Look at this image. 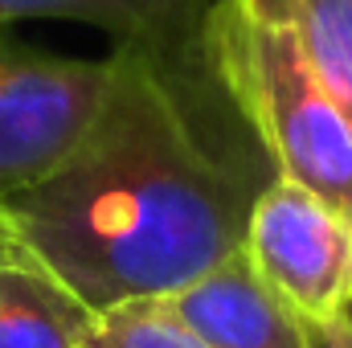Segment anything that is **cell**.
<instances>
[{
    "mask_svg": "<svg viewBox=\"0 0 352 348\" xmlns=\"http://www.w3.org/2000/svg\"><path fill=\"white\" fill-rule=\"evenodd\" d=\"M4 266H37V262L25 250L21 234L12 230V221H8V213H4V205H0V270H4Z\"/></svg>",
    "mask_w": 352,
    "mask_h": 348,
    "instance_id": "10",
    "label": "cell"
},
{
    "mask_svg": "<svg viewBox=\"0 0 352 348\" xmlns=\"http://www.w3.org/2000/svg\"><path fill=\"white\" fill-rule=\"evenodd\" d=\"M197 41L274 176L352 221V115L320 83L295 37L246 0H217Z\"/></svg>",
    "mask_w": 352,
    "mask_h": 348,
    "instance_id": "2",
    "label": "cell"
},
{
    "mask_svg": "<svg viewBox=\"0 0 352 348\" xmlns=\"http://www.w3.org/2000/svg\"><path fill=\"white\" fill-rule=\"evenodd\" d=\"M324 348H352V340L340 332V328H328V345Z\"/></svg>",
    "mask_w": 352,
    "mask_h": 348,
    "instance_id": "11",
    "label": "cell"
},
{
    "mask_svg": "<svg viewBox=\"0 0 352 348\" xmlns=\"http://www.w3.org/2000/svg\"><path fill=\"white\" fill-rule=\"evenodd\" d=\"M115 58H62L21 45L0 25V205L58 173L94 127Z\"/></svg>",
    "mask_w": 352,
    "mask_h": 348,
    "instance_id": "3",
    "label": "cell"
},
{
    "mask_svg": "<svg viewBox=\"0 0 352 348\" xmlns=\"http://www.w3.org/2000/svg\"><path fill=\"white\" fill-rule=\"evenodd\" d=\"M94 312L41 266L0 270V348H90Z\"/></svg>",
    "mask_w": 352,
    "mask_h": 348,
    "instance_id": "7",
    "label": "cell"
},
{
    "mask_svg": "<svg viewBox=\"0 0 352 348\" xmlns=\"http://www.w3.org/2000/svg\"><path fill=\"white\" fill-rule=\"evenodd\" d=\"M336 328H340V332H344V336L352 340V303L344 307V316H340V324H336Z\"/></svg>",
    "mask_w": 352,
    "mask_h": 348,
    "instance_id": "12",
    "label": "cell"
},
{
    "mask_svg": "<svg viewBox=\"0 0 352 348\" xmlns=\"http://www.w3.org/2000/svg\"><path fill=\"white\" fill-rule=\"evenodd\" d=\"M180 320L205 348H324L328 332L303 320L242 250L173 295Z\"/></svg>",
    "mask_w": 352,
    "mask_h": 348,
    "instance_id": "5",
    "label": "cell"
},
{
    "mask_svg": "<svg viewBox=\"0 0 352 348\" xmlns=\"http://www.w3.org/2000/svg\"><path fill=\"white\" fill-rule=\"evenodd\" d=\"M242 254L316 328H336L352 303V221L316 193L270 180L242 234Z\"/></svg>",
    "mask_w": 352,
    "mask_h": 348,
    "instance_id": "4",
    "label": "cell"
},
{
    "mask_svg": "<svg viewBox=\"0 0 352 348\" xmlns=\"http://www.w3.org/2000/svg\"><path fill=\"white\" fill-rule=\"evenodd\" d=\"M111 58V94L78 152L4 201L33 262L90 312L176 295L242 250L246 217L274 180L201 41L115 45Z\"/></svg>",
    "mask_w": 352,
    "mask_h": 348,
    "instance_id": "1",
    "label": "cell"
},
{
    "mask_svg": "<svg viewBox=\"0 0 352 348\" xmlns=\"http://www.w3.org/2000/svg\"><path fill=\"white\" fill-rule=\"evenodd\" d=\"M90 348H205V340L180 320L173 295H140L94 312Z\"/></svg>",
    "mask_w": 352,
    "mask_h": 348,
    "instance_id": "9",
    "label": "cell"
},
{
    "mask_svg": "<svg viewBox=\"0 0 352 348\" xmlns=\"http://www.w3.org/2000/svg\"><path fill=\"white\" fill-rule=\"evenodd\" d=\"M254 12L278 21L320 83L352 115V0H246Z\"/></svg>",
    "mask_w": 352,
    "mask_h": 348,
    "instance_id": "8",
    "label": "cell"
},
{
    "mask_svg": "<svg viewBox=\"0 0 352 348\" xmlns=\"http://www.w3.org/2000/svg\"><path fill=\"white\" fill-rule=\"evenodd\" d=\"M217 0H0V25L29 17L82 21L115 37V45H180L197 41Z\"/></svg>",
    "mask_w": 352,
    "mask_h": 348,
    "instance_id": "6",
    "label": "cell"
}]
</instances>
